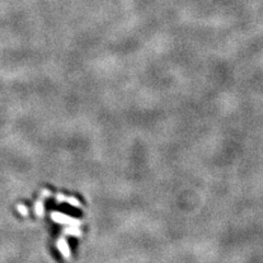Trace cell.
Instances as JSON below:
<instances>
[{
  "instance_id": "obj_1",
  "label": "cell",
  "mask_w": 263,
  "mask_h": 263,
  "mask_svg": "<svg viewBox=\"0 0 263 263\" xmlns=\"http://www.w3.org/2000/svg\"><path fill=\"white\" fill-rule=\"evenodd\" d=\"M51 207L56 208L57 211L62 212L66 215H70V216H72V217H80V216H82V212H80V210H78L77 207L69 205V204L63 203V204H59V205H55L54 203H52Z\"/></svg>"
}]
</instances>
